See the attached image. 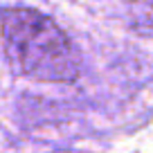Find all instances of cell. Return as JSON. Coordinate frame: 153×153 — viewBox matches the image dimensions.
Returning <instances> with one entry per match:
<instances>
[{
  "mask_svg": "<svg viewBox=\"0 0 153 153\" xmlns=\"http://www.w3.org/2000/svg\"><path fill=\"white\" fill-rule=\"evenodd\" d=\"M0 38L16 70L38 81H74L79 56L52 18L27 7L0 11Z\"/></svg>",
  "mask_w": 153,
  "mask_h": 153,
  "instance_id": "1",
  "label": "cell"
}]
</instances>
